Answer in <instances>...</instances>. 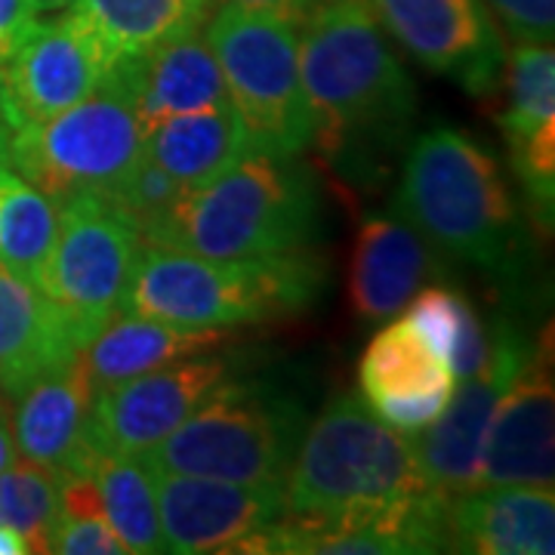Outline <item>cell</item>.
<instances>
[{
	"label": "cell",
	"instance_id": "1",
	"mask_svg": "<svg viewBox=\"0 0 555 555\" xmlns=\"http://www.w3.org/2000/svg\"><path fill=\"white\" fill-rule=\"evenodd\" d=\"M281 496V518L238 553H315L321 540L361 528L396 531L414 553L451 550L448 503L429 491L411 438L352 392L334 398L299 438Z\"/></svg>",
	"mask_w": 555,
	"mask_h": 555
},
{
	"label": "cell",
	"instance_id": "2",
	"mask_svg": "<svg viewBox=\"0 0 555 555\" xmlns=\"http://www.w3.org/2000/svg\"><path fill=\"white\" fill-rule=\"evenodd\" d=\"M299 25V80L324 158L343 160L401 137L414 115V83L371 3H315Z\"/></svg>",
	"mask_w": 555,
	"mask_h": 555
},
{
	"label": "cell",
	"instance_id": "3",
	"mask_svg": "<svg viewBox=\"0 0 555 555\" xmlns=\"http://www.w3.org/2000/svg\"><path fill=\"white\" fill-rule=\"evenodd\" d=\"M315 225V185L297 158L247 152L145 222L142 241L210 259L275 257L302 250Z\"/></svg>",
	"mask_w": 555,
	"mask_h": 555
},
{
	"label": "cell",
	"instance_id": "4",
	"mask_svg": "<svg viewBox=\"0 0 555 555\" xmlns=\"http://www.w3.org/2000/svg\"><path fill=\"white\" fill-rule=\"evenodd\" d=\"M321 281L324 266L306 247L275 257L210 259L142 244L120 309L173 327L225 331L306 309Z\"/></svg>",
	"mask_w": 555,
	"mask_h": 555
},
{
	"label": "cell",
	"instance_id": "5",
	"mask_svg": "<svg viewBox=\"0 0 555 555\" xmlns=\"http://www.w3.org/2000/svg\"><path fill=\"white\" fill-rule=\"evenodd\" d=\"M396 210L438 254L481 269L503 266L518 235L516 204L494 155L456 127L414 139Z\"/></svg>",
	"mask_w": 555,
	"mask_h": 555
},
{
	"label": "cell",
	"instance_id": "6",
	"mask_svg": "<svg viewBox=\"0 0 555 555\" xmlns=\"http://www.w3.org/2000/svg\"><path fill=\"white\" fill-rule=\"evenodd\" d=\"M139 158L137 60L115 62L100 87L72 108L16 127L3 149V160L53 201L105 195Z\"/></svg>",
	"mask_w": 555,
	"mask_h": 555
},
{
	"label": "cell",
	"instance_id": "7",
	"mask_svg": "<svg viewBox=\"0 0 555 555\" xmlns=\"http://www.w3.org/2000/svg\"><path fill=\"white\" fill-rule=\"evenodd\" d=\"M299 438L302 420L294 404L259 386L222 383L139 460L152 473L284 488Z\"/></svg>",
	"mask_w": 555,
	"mask_h": 555
},
{
	"label": "cell",
	"instance_id": "8",
	"mask_svg": "<svg viewBox=\"0 0 555 555\" xmlns=\"http://www.w3.org/2000/svg\"><path fill=\"white\" fill-rule=\"evenodd\" d=\"M204 40L217 56L250 152L297 158L312 142V112L299 80L297 25L225 3L207 22Z\"/></svg>",
	"mask_w": 555,
	"mask_h": 555
},
{
	"label": "cell",
	"instance_id": "9",
	"mask_svg": "<svg viewBox=\"0 0 555 555\" xmlns=\"http://www.w3.org/2000/svg\"><path fill=\"white\" fill-rule=\"evenodd\" d=\"M56 241L43 262L38 287L96 334L120 309V297L142 250V229L105 195L56 201Z\"/></svg>",
	"mask_w": 555,
	"mask_h": 555
},
{
	"label": "cell",
	"instance_id": "10",
	"mask_svg": "<svg viewBox=\"0 0 555 555\" xmlns=\"http://www.w3.org/2000/svg\"><path fill=\"white\" fill-rule=\"evenodd\" d=\"M229 377L222 358H182L93 396L87 451L93 456H142L167 438Z\"/></svg>",
	"mask_w": 555,
	"mask_h": 555
},
{
	"label": "cell",
	"instance_id": "11",
	"mask_svg": "<svg viewBox=\"0 0 555 555\" xmlns=\"http://www.w3.org/2000/svg\"><path fill=\"white\" fill-rule=\"evenodd\" d=\"M525 358L528 352L516 331L509 324H496L488 364L473 377L460 379V386L454 383L451 398L436 423L408 436L426 485L438 500L451 503L454 496L466 494L478 485L485 438L496 404L509 389L518 367L525 364Z\"/></svg>",
	"mask_w": 555,
	"mask_h": 555
},
{
	"label": "cell",
	"instance_id": "12",
	"mask_svg": "<svg viewBox=\"0 0 555 555\" xmlns=\"http://www.w3.org/2000/svg\"><path fill=\"white\" fill-rule=\"evenodd\" d=\"M100 35L78 7L62 10L60 20L40 22L22 40L3 72V93L13 130L22 124L53 118L100 87L108 68Z\"/></svg>",
	"mask_w": 555,
	"mask_h": 555
},
{
	"label": "cell",
	"instance_id": "13",
	"mask_svg": "<svg viewBox=\"0 0 555 555\" xmlns=\"http://www.w3.org/2000/svg\"><path fill=\"white\" fill-rule=\"evenodd\" d=\"M386 35L436 75H451L476 96L496 87L500 35L481 0H367Z\"/></svg>",
	"mask_w": 555,
	"mask_h": 555
},
{
	"label": "cell",
	"instance_id": "14",
	"mask_svg": "<svg viewBox=\"0 0 555 555\" xmlns=\"http://www.w3.org/2000/svg\"><path fill=\"white\" fill-rule=\"evenodd\" d=\"M164 553H235L241 540L284 513L281 488L235 485L204 476L152 473Z\"/></svg>",
	"mask_w": 555,
	"mask_h": 555
},
{
	"label": "cell",
	"instance_id": "15",
	"mask_svg": "<svg viewBox=\"0 0 555 555\" xmlns=\"http://www.w3.org/2000/svg\"><path fill=\"white\" fill-rule=\"evenodd\" d=\"M555 481V389L550 346L525 358L496 404L485 438L476 488H553Z\"/></svg>",
	"mask_w": 555,
	"mask_h": 555
},
{
	"label": "cell",
	"instance_id": "16",
	"mask_svg": "<svg viewBox=\"0 0 555 555\" xmlns=\"http://www.w3.org/2000/svg\"><path fill=\"white\" fill-rule=\"evenodd\" d=\"M93 334L62 306L0 262V396H22L35 379L68 364Z\"/></svg>",
	"mask_w": 555,
	"mask_h": 555
},
{
	"label": "cell",
	"instance_id": "17",
	"mask_svg": "<svg viewBox=\"0 0 555 555\" xmlns=\"http://www.w3.org/2000/svg\"><path fill=\"white\" fill-rule=\"evenodd\" d=\"M13 401L16 411L10 416V426L22 460L60 473H83L90 466L87 416L93 404V386L83 356H75L68 364L35 379Z\"/></svg>",
	"mask_w": 555,
	"mask_h": 555
},
{
	"label": "cell",
	"instance_id": "18",
	"mask_svg": "<svg viewBox=\"0 0 555 555\" xmlns=\"http://www.w3.org/2000/svg\"><path fill=\"white\" fill-rule=\"evenodd\" d=\"M451 550L476 555H553V488H473L448 503Z\"/></svg>",
	"mask_w": 555,
	"mask_h": 555
},
{
	"label": "cell",
	"instance_id": "19",
	"mask_svg": "<svg viewBox=\"0 0 555 555\" xmlns=\"http://www.w3.org/2000/svg\"><path fill=\"white\" fill-rule=\"evenodd\" d=\"M433 275V247L401 217H371L349 262V302L361 321H389Z\"/></svg>",
	"mask_w": 555,
	"mask_h": 555
},
{
	"label": "cell",
	"instance_id": "20",
	"mask_svg": "<svg viewBox=\"0 0 555 555\" xmlns=\"http://www.w3.org/2000/svg\"><path fill=\"white\" fill-rule=\"evenodd\" d=\"M222 339H225V331L173 327L155 318L118 309L83 346L80 356H83V367L96 396L100 389L115 386L120 379L139 377L145 371L217 349Z\"/></svg>",
	"mask_w": 555,
	"mask_h": 555
},
{
	"label": "cell",
	"instance_id": "21",
	"mask_svg": "<svg viewBox=\"0 0 555 555\" xmlns=\"http://www.w3.org/2000/svg\"><path fill=\"white\" fill-rule=\"evenodd\" d=\"M229 102L225 80L198 31L160 43L137 60V118L142 133L160 120Z\"/></svg>",
	"mask_w": 555,
	"mask_h": 555
},
{
	"label": "cell",
	"instance_id": "22",
	"mask_svg": "<svg viewBox=\"0 0 555 555\" xmlns=\"http://www.w3.org/2000/svg\"><path fill=\"white\" fill-rule=\"evenodd\" d=\"M247 152V133L232 102L173 115L142 133V155L185 189L217 179Z\"/></svg>",
	"mask_w": 555,
	"mask_h": 555
},
{
	"label": "cell",
	"instance_id": "23",
	"mask_svg": "<svg viewBox=\"0 0 555 555\" xmlns=\"http://www.w3.org/2000/svg\"><path fill=\"white\" fill-rule=\"evenodd\" d=\"M358 379H361V392L367 398V408L408 401V398L451 396L456 383L448 361L416 331L411 318H396L371 339L367 352L361 358Z\"/></svg>",
	"mask_w": 555,
	"mask_h": 555
},
{
	"label": "cell",
	"instance_id": "24",
	"mask_svg": "<svg viewBox=\"0 0 555 555\" xmlns=\"http://www.w3.org/2000/svg\"><path fill=\"white\" fill-rule=\"evenodd\" d=\"M108 60H142L167 40L198 31L210 0H78Z\"/></svg>",
	"mask_w": 555,
	"mask_h": 555
},
{
	"label": "cell",
	"instance_id": "25",
	"mask_svg": "<svg viewBox=\"0 0 555 555\" xmlns=\"http://www.w3.org/2000/svg\"><path fill=\"white\" fill-rule=\"evenodd\" d=\"M83 473L93 478L102 513L127 553H164L152 469L139 456H93Z\"/></svg>",
	"mask_w": 555,
	"mask_h": 555
},
{
	"label": "cell",
	"instance_id": "26",
	"mask_svg": "<svg viewBox=\"0 0 555 555\" xmlns=\"http://www.w3.org/2000/svg\"><path fill=\"white\" fill-rule=\"evenodd\" d=\"M60 210L28 179L0 158V262L38 284L56 241Z\"/></svg>",
	"mask_w": 555,
	"mask_h": 555
},
{
	"label": "cell",
	"instance_id": "27",
	"mask_svg": "<svg viewBox=\"0 0 555 555\" xmlns=\"http://www.w3.org/2000/svg\"><path fill=\"white\" fill-rule=\"evenodd\" d=\"M411 321L429 339V346L448 361L454 379L478 374L494 349V334L476 315L473 302L448 287L420 291L411 302Z\"/></svg>",
	"mask_w": 555,
	"mask_h": 555
},
{
	"label": "cell",
	"instance_id": "28",
	"mask_svg": "<svg viewBox=\"0 0 555 555\" xmlns=\"http://www.w3.org/2000/svg\"><path fill=\"white\" fill-rule=\"evenodd\" d=\"M555 120V53L550 40H516L506 72V108L500 127L509 149Z\"/></svg>",
	"mask_w": 555,
	"mask_h": 555
},
{
	"label": "cell",
	"instance_id": "29",
	"mask_svg": "<svg viewBox=\"0 0 555 555\" xmlns=\"http://www.w3.org/2000/svg\"><path fill=\"white\" fill-rule=\"evenodd\" d=\"M60 469L16 460L0 473V525L16 528L31 553H47L53 525L60 518Z\"/></svg>",
	"mask_w": 555,
	"mask_h": 555
},
{
	"label": "cell",
	"instance_id": "30",
	"mask_svg": "<svg viewBox=\"0 0 555 555\" xmlns=\"http://www.w3.org/2000/svg\"><path fill=\"white\" fill-rule=\"evenodd\" d=\"M47 553L60 555H120L127 546L120 543L115 528L102 513L100 491L87 473H65L60 491V518L53 525Z\"/></svg>",
	"mask_w": 555,
	"mask_h": 555
},
{
	"label": "cell",
	"instance_id": "31",
	"mask_svg": "<svg viewBox=\"0 0 555 555\" xmlns=\"http://www.w3.org/2000/svg\"><path fill=\"white\" fill-rule=\"evenodd\" d=\"M182 195H185V185L170 177L167 170H160L158 164L145 155L105 192V198H112L120 210H127L137 219L139 229L160 217L167 207H173Z\"/></svg>",
	"mask_w": 555,
	"mask_h": 555
},
{
	"label": "cell",
	"instance_id": "32",
	"mask_svg": "<svg viewBox=\"0 0 555 555\" xmlns=\"http://www.w3.org/2000/svg\"><path fill=\"white\" fill-rule=\"evenodd\" d=\"M516 40H553L555 0H488Z\"/></svg>",
	"mask_w": 555,
	"mask_h": 555
},
{
	"label": "cell",
	"instance_id": "33",
	"mask_svg": "<svg viewBox=\"0 0 555 555\" xmlns=\"http://www.w3.org/2000/svg\"><path fill=\"white\" fill-rule=\"evenodd\" d=\"M38 20L40 16L28 0H0V65L10 62Z\"/></svg>",
	"mask_w": 555,
	"mask_h": 555
},
{
	"label": "cell",
	"instance_id": "34",
	"mask_svg": "<svg viewBox=\"0 0 555 555\" xmlns=\"http://www.w3.org/2000/svg\"><path fill=\"white\" fill-rule=\"evenodd\" d=\"M229 3H238V7H247V10H262V13H272V16H281V20L299 22L306 20L315 7V0H229Z\"/></svg>",
	"mask_w": 555,
	"mask_h": 555
},
{
	"label": "cell",
	"instance_id": "35",
	"mask_svg": "<svg viewBox=\"0 0 555 555\" xmlns=\"http://www.w3.org/2000/svg\"><path fill=\"white\" fill-rule=\"evenodd\" d=\"M16 460H20V454H16V441H13V426H10L7 411L0 408V473L7 466H13Z\"/></svg>",
	"mask_w": 555,
	"mask_h": 555
},
{
	"label": "cell",
	"instance_id": "36",
	"mask_svg": "<svg viewBox=\"0 0 555 555\" xmlns=\"http://www.w3.org/2000/svg\"><path fill=\"white\" fill-rule=\"evenodd\" d=\"M28 553H31L28 540H25L16 528L0 525V555H28Z\"/></svg>",
	"mask_w": 555,
	"mask_h": 555
},
{
	"label": "cell",
	"instance_id": "37",
	"mask_svg": "<svg viewBox=\"0 0 555 555\" xmlns=\"http://www.w3.org/2000/svg\"><path fill=\"white\" fill-rule=\"evenodd\" d=\"M13 137V120H10V108H7V93H3V72H0V158H3V149Z\"/></svg>",
	"mask_w": 555,
	"mask_h": 555
},
{
	"label": "cell",
	"instance_id": "38",
	"mask_svg": "<svg viewBox=\"0 0 555 555\" xmlns=\"http://www.w3.org/2000/svg\"><path fill=\"white\" fill-rule=\"evenodd\" d=\"M31 7H35V13H62V10H68V7H75L78 0H28Z\"/></svg>",
	"mask_w": 555,
	"mask_h": 555
},
{
	"label": "cell",
	"instance_id": "39",
	"mask_svg": "<svg viewBox=\"0 0 555 555\" xmlns=\"http://www.w3.org/2000/svg\"><path fill=\"white\" fill-rule=\"evenodd\" d=\"M315 3H334V0H315Z\"/></svg>",
	"mask_w": 555,
	"mask_h": 555
}]
</instances>
